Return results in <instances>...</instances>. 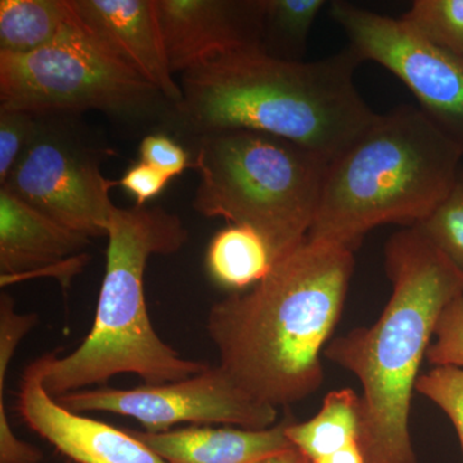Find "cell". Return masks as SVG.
I'll use <instances>...</instances> for the list:
<instances>
[{
  "label": "cell",
  "instance_id": "29",
  "mask_svg": "<svg viewBox=\"0 0 463 463\" xmlns=\"http://www.w3.org/2000/svg\"><path fill=\"white\" fill-rule=\"evenodd\" d=\"M255 463H312L303 453L298 452L297 448L288 450V452L279 453V455L268 457Z\"/></svg>",
  "mask_w": 463,
  "mask_h": 463
},
{
  "label": "cell",
  "instance_id": "17",
  "mask_svg": "<svg viewBox=\"0 0 463 463\" xmlns=\"http://www.w3.org/2000/svg\"><path fill=\"white\" fill-rule=\"evenodd\" d=\"M273 264L267 241L248 225H228L213 237L207 249L210 276L222 288L234 292L257 285Z\"/></svg>",
  "mask_w": 463,
  "mask_h": 463
},
{
  "label": "cell",
  "instance_id": "28",
  "mask_svg": "<svg viewBox=\"0 0 463 463\" xmlns=\"http://www.w3.org/2000/svg\"><path fill=\"white\" fill-rule=\"evenodd\" d=\"M313 463H364V455H362L361 447L358 441L350 444L334 455L325 457Z\"/></svg>",
  "mask_w": 463,
  "mask_h": 463
},
{
  "label": "cell",
  "instance_id": "11",
  "mask_svg": "<svg viewBox=\"0 0 463 463\" xmlns=\"http://www.w3.org/2000/svg\"><path fill=\"white\" fill-rule=\"evenodd\" d=\"M58 353H45L24 371L17 394L21 420L76 463H167L129 430L81 416L51 397L44 380Z\"/></svg>",
  "mask_w": 463,
  "mask_h": 463
},
{
  "label": "cell",
  "instance_id": "14",
  "mask_svg": "<svg viewBox=\"0 0 463 463\" xmlns=\"http://www.w3.org/2000/svg\"><path fill=\"white\" fill-rule=\"evenodd\" d=\"M70 5L79 25L103 50L179 108L183 91L170 69L155 0H70Z\"/></svg>",
  "mask_w": 463,
  "mask_h": 463
},
{
  "label": "cell",
  "instance_id": "19",
  "mask_svg": "<svg viewBox=\"0 0 463 463\" xmlns=\"http://www.w3.org/2000/svg\"><path fill=\"white\" fill-rule=\"evenodd\" d=\"M325 0H263L261 51L268 56L303 62L307 38Z\"/></svg>",
  "mask_w": 463,
  "mask_h": 463
},
{
  "label": "cell",
  "instance_id": "15",
  "mask_svg": "<svg viewBox=\"0 0 463 463\" xmlns=\"http://www.w3.org/2000/svg\"><path fill=\"white\" fill-rule=\"evenodd\" d=\"M291 413L272 428L192 426L179 430H129L167 463H255L295 448L286 435Z\"/></svg>",
  "mask_w": 463,
  "mask_h": 463
},
{
  "label": "cell",
  "instance_id": "8",
  "mask_svg": "<svg viewBox=\"0 0 463 463\" xmlns=\"http://www.w3.org/2000/svg\"><path fill=\"white\" fill-rule=\"evenodd\" d=\"M331 17L362 62L379 63L403 81L419 108L463 149V61L402 23L352 3H330Z\"/></svg>",
  "mask_w": 463,
  "mask_h": 463
},
{
  "label": "cell",
  "instance_id": "13",
  "mask_svg": "<svg viewBox=\"0 0 463 463\" xmlns=\"http://www.w3.org/2000/svg\"><path fill=\"white\" fill-rule=\"evenodd\" d=\"M91 239L58 224L0 187V283L54 277L67 288L90 261Z\"/></svg>",
  "mask_w": 463,
  "mask_h": 463
},
{
  "label": "cell",
  "instance_id": "21",
  "mask_svg": "<svg viewBox=\"0 0 463 463\" xmlns=\"http://www.w3.org/2000/svg\"><path fill=\"white\" fill-rule=\"evenodd\" d=\"M416 227L463 269V172L449 197Z\"/></svg>",
  "mask_w": 463,
  "mask_h": 463
},
{
  "label": "cell",
  "instance_id": "16",
  "mask_svg": "<svg viewBox=\"0 0 463 463\" xmlns=\"http://www.w3.org/2000/svg\"><path fill=\"white\" fill-rule=\"evenodd\" d=\"M359 429L361 401L354 390L346 388L328 392L321 411L309 421L292 420L286 435L292 446L313 463L359 443Z\"/></svg>",
  "mask_w": 463,
  "mask_h": 463
},
{
  "label": "cell",
  "instance_id": "5",
  "mask_svg": "<svg viewBox=\"0 0 463 463\" xmlns=\"http://www.w3.org/2000/svg\"><path fill=\"white\" fill-rule=\"evenodd\" d=\"M188 237L182 219L163 207H115L108 225L105 277L93 326L80 346L51 364L44 380L51 397L105 385L116 374L133 373L145 385H161L210 367L183 358L164 343L146 306L149 258L176 254Z\"/></svg>",
  "mask_w": 463,
  "mask_h": 463
},
{
  "label": "cell",
  "instance_id": "18",
  "mask_svg": "<svg viewBox=\"0 0 463 463\" xmlns=\"http://www.w3.org/2000/svg\"><path fill=\"white\" fill-rule=\"evenodd\" d=\"M74 20L70 0H2L0 53L20 56L42 50Z\"/></svg>",
  "mask_w": 463,
  "mask_h": 463
},
{
  "label": "cell",
  "instance_id": "12",
  "mask_svg": "<svg viewBox=\"0 0 463 463\" xmlns=\"http://www.w3.org/2000/svg\"><path fill=\"white\" fill-rule=\"evenodd\" d=\"M173 74L232 52L261 50L263 0H155Z\"/></svg>",
  "mask_w": 463,
  "mask_h": 463
},
{
  "label": "cell",
  "instance_id": "2",
  "mask_svg": "<svg viewBox=\"0 0 463 463\" xmlns=\"http://www.w3.org/2000/svg\"><path fill=\"white\" fill-rule=\"evenodd\" d=\"M361 63L350 47L313 62L279 60L261 50L222 54L183 72L175 120L194 138L252 130L295 143L331 163L379 115L356 90Z\"/></svg>",
  "mask_w": 463,
  "mask_h": 463
},
{
  "label": "cell",
  "instance_id": "7",
  "mask_svg": "<svg viewBox=\"0 0 463 463\" xmlns=\"http://www.w3.org/2000/svg\"><path fill=\"white\" fill-rule=\"evenodd\" d=\"M0 109L38 118L90 109L125 120H175L176 115L172 102L103 50L76 18L42 50L0 53Z\"/></svg>",
  "mask_w": 463,
  "mask_h": 463
},
{
  "label": "cell",
  "instance_id": "4",
  "mask_svg": "<svg viewBox=\"0 0 463 463\" xmlns=\"http://www.w3.org/2000/svg\"><path fill=\"white\" fill-rule=\"evenodd\" d=\"M463 149L420 108L377 115L344 154L328 164L307 239L356 251L380 225L423 223L452 194Z\"/></svg>",
  "mask_w": 463,
  "mask_h": 463
},
{
  "label": "cell",
  "instance_id": "6",
  "mask_svg": "<svg viewBox=\"0 0 463 463\" xmlns=\"http://www.w3.org/2000/svg\"><path fill=\"white\" fill-rule=\"evenodd\" d=\"M194 209L206 218L248 225L273 260L289 254L312 228L328 161L295 143L252 130L197 137Z\"/></svg>",
  "mask_w": 463,
  "mask_h": 463
},
{
  "label": "cell",
  "instance_id": "24",
  "mask_svg": "<svg viewBox=\"0 0 463 463\" xmlns=\"http://www.w3.org/2000/svg\"><path fill=\"white\" fill-rule=\"evenodd\" d=\"M434 337L426 354L429 364L463 368V294L439 317Z\"/></svg>",
  "mask_w": 463,
  "mask_h": 463
},
{
  "label": "cell",
  "instance_id": "22",
  "mask_svg": "<svg viewBox=\"0 0 463 463\" xmlns=\"http://www.w3.org/2000/svg\"><path fill=\"white\" fill-rule=\"evenodd\" d=\"M416 392L443 411L455 425L463 456V368L437 365L420 374Z\"/></svg>",
  "mask_w": 463,
  "mask_h": 463
},
{
  "label": "cell",
  "instance_id": "26",
  "mask_svg": "<svg viewBox=\"0 0 463 463\" xmlns=\"http://www.w3.org/2000/svg\"><path fill=\"white\" fill-rule=\"evenodd\" d=\"M142 163L155 167L158 172L174 178L185 169H194V158L174 139L164 133L148 134L139 145Z\"/></svg>",
  "mask_w": 463,
  "mask_h": 463
},
{
  "label": "cell",
  "instance_id": "1",
  "mask_svg": "<svg viewBox=\"0 0 463 463\" xmlns=\"http://www.w3.org/2000/svg\"><path fill=\"white\" fill-rule=\"evenodd\" d=\"M354 267L352 250L307 239L251 289L215 303L206 328L219 368L259 403L288 407L315 394Z\"/></svg>",
  "mask_w": 463,
  "mask_h": 463
},
{
  "label": "cell",
  "instance_id": "25",
  "mask_svg": "<svg viewBox=\"0 0 463 463\" xmlns=\"http://www.w3.org/2000/svg\"><path fill=\"white\" fill-rule=\"evenodd\" d=\"M38 315H21L16 310L14 298L7 292L0 295V390L5 389V380L12 359L21 340L35 327Z\"/></svg>",
  "mask_w": 463,
  "mask_h": 463
},
{
  "label": "cell",
  "instance_id": "9",
  "mask_svg": "<svg viewBox=\"0 0 463 463\" xmlns=\"http://www.w3.org/2000/svg\"><path fill=\"white\" fill-rule=\"evenodd\" d=\"M118 182L100 173L99 158L83 143L39 118L38 129L2 187L58 224L90 237H108Z\"/></svg>",
  "mask_w": 463,
  "mask_h": 463
},
{
  "label": "cell",
  "instance_id": "20",
  "mask_svg": "<svg viewBox=\"0 0 463 463\" xmlns=\"http://www.w3.org/2000/svg\"><path fill=\"white\" fill-rule=\"evenodd\" d=\"M399 18L431 44L463 61V0H416Z\"/></svg>",
  "mask_w": 463,
  "mask_h": 463
},
{
  "label": "cell",
  "instance_id": "27",
  "mask_svg": "<svg viewBox=\"0 0 463 463\" xmlns=\"http://www.w3.org/2000/svg\"><path fill=\"white\" fill-rule=\"evenodd\" d=\"M170 181V176L139 161L127 170L118 185L133 194L137 206H146V203L160 194Z\"/></svg>",
  "mask_w": 463,
  "mask_h": 463
},
{
  "label": "cell",
  "instance_id": "23",
  "mask_svg": "<svg viewBox=\"0 0 463 463\" xmlns=\"http://www.w3.org/2000/svg\"><path fill=\"white\" fill-rule=\"evenodd\" d=\"M38 116L18 109H0V185L33 141L38 129Z\"/></svg>",
  "mask_w": 463,
  "mask_h": 463
},
{
  "label": "cell",
  "instance_id": "3",
  "mask_svg": "<svg viewBox=\"0 0 463 463\" xmlns=\"http://www.w3.org/2000/svg\"><path fill=\"white\" fill-rule=\"evenodd\" d=\"M392 292L380 318L332 340L323 354L361 381L364 463H419L410 434L412 392L439 317L463 294V269L420 228L390 237Z\"/></svg>",
  "mask_w": 463,
  "mask_h": 463
},
{
  "label": "cell",
  "instance_id": "10",
  "mask_svg": "<svg viewBox=\"0 0 463 463\" xmlns=\"http://www.w3.org/2000/svg\"><path fill=\"white\" fill-rule=\"evenodd\" d=\"M56 401L78 413L130 417L148 432L169 431L184 422L261 430L276 425L279 416L276 407L259 403L237 388L219 365L175 383L134 389L102 386L69 392Z\"/></svg>",
  "mask_w": 463,
  "mask_h": 463
}]
</instances>
